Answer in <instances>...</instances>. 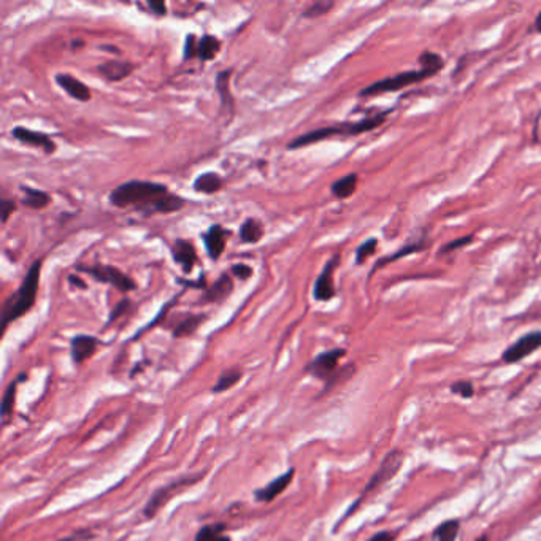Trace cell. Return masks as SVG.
Masks as SVG:
<instances>
[{"instance_id":"ab89813d","label":"cell","mask_w":541,"mask_h":541,"mask_svg":"<svg viewBox=\"0 0 541 541\" xmlns=\"http://www.w3.org/2000/svg\"><path fill=\"white\" fill-rule=\"evenodd\" d=\"M14 210H16L14 201H12V200H2V222H3V224H7L10 215H12Z\"/></svg>"},{"instance_id":"f6af8a7d","label":"cell","mask_w":541,"mask_h":541,"mask_svg":"<svg viewBox=\"0 0 541 541\" xmlns=\"http://www.w3.org/2000/svg\"><path fill=\"white\" fill-rule=\"evenodd\" d=\"M476 541H491V540H489V538H487V537H486V535H482V537H480V538H478V540H476Z\"/></svg>"},{"instance_id":"8d00e7d4","label":"cell","mask_w":541,"mask_h":541,"mask_svg":"<svg viewBox=\"0 0 541 541\" xmlns=\"http://www.w3.org/2000/svg\"><path fill=\"white\" fill-rule=\"evenodd\" d=\"M230 273H232V277L246 281V279H249V278L253 277V268L249 267V265H246V264H235L232 267Z\"/></svg>"},{"instance_id":"836d02e7","label":"cell","mask_w":541,"mask_h":541,"mask_svg":"<svg viewBox=\"0 0 541 541\" xmlns=\"http://www.w3.org/2000/svg\"><path fill=\"white\" fill-rule=\"evenodd\" d=\"M473 235H466V237H460V238H455V240L446 243V245H443L440 248V254H449V253H454L458 251V249L464 248V246H469L473 243Z\"/></svg>"},{"instance_id":"d6a6232c","label":"cell","mask_w":541,"mask_h":541,"mask_svg":"<svg viewBox=\"0 0 541 541\" xmlns=\"http://www.w3.org/2000/svg\"><path fill=\"white\" fill-rule=\"evenodd\" d=\"M335 7V3L333 2H327V0H319V2H315L311 3L308 8L304 12V18H319V16H324L327 14L331 10Z\"/></svg>"},{"instance_id":"ac0fdd59","label":"cell","mask_w":541,"mask_h":541,"mask_svg":"<svg viewBox=\"0 0 541 541\" xmlns=\"http://www.w3.org/2000/svg\"><path fill=\"white\" fill-rule=\"evenodd\" d=\"M233 291V279L230 275H221L219 279L211 286V288L206 291L204 295L205 304H221L224 302L227 297L232 294Z\"/></svg>"},{"instance_id":"6da1fadb","label":"cell","mask_w":541,"mask_h":541,"mask_svg":"<svg viewBox=\"0 0 541 541\" xmlns=\"http://www.w3.org/2000/svg\"><path fill=\"white\" fill-rule=\"evenodd\" d=\"M110 204L118 208L134 206L145 215H170L184 208L186 200L172 194L166 184L143 179H130L118 186L108 195Z\"/></svg>"},{"instance_id":"9a60e30c","label":"cell","mask_w":541,"mask_h":541,"mask_svg":"<svg viewBox=\"0 0 541 541\" xmlns=\"http://www.w3.org/2000/svg\"><path fill=\"white\" fill-rule=\"evenodd\" d=\"M55 79L56 83L59 84V88L63 89L72 99L79 100V102H89V100H91V89L75 77L68 75V73H57Z\"/></svg>"},{"instance_id":"277c9868","label":"cell","mask_w":541,"mask_h":541,"mask_svg":"<svg viewBox=\"0 0 541 541\" xmlns=\"http://www.w3.org/2000/svg\"><path fill=\"white\" fill-rule=\"evenodd\" d=\"M435 75L433 72L427 70V68H419V70H408L397 73L394 77L383 78L380 81H375L373 84H368L367 88H364L362 91L359 92L360 97H373V95L380 94H387V92H397L400 89H405L411 84L421 83L424 79H429Z\"/></svg>"},{"instance_id":"484cf974","label":"cell","mask_w":541,"mask_h":541,"mask_svg":"<svg viewBox=\"0 0 541 541\" xmlns=\"http://www.w3.org/2000/svg\"><path fill=\"white\" fill-rule=\"evenodd\" d=\"M357 183H359L357 173H349V175H344V177H342L340 179H337V181H333L331 186V190L337 199H348L356 193Z\"/></svg>"},{"instance_id":"3957f363","label":"cell","mask_w":541,"mask_h":541,"mask_svg":"<svg viewBox=\"0 0 541 541\" xmlns=\"http://www.w3.org/2000/svg\"><path fill=\"white\" fill-rule=\"evenodd\" d=\"M40 273H41V259H39V261H35L30 265V268L28 270V273H26L19 289L3 302L2 335L5 333V331H7L8 324L18 321L21 316L26 315V313L35 305L37 293H39V284H40Z\"/></svg>"},{"instance_id":"f546056e","label":"cell","mask_w":541,"mask_h":541,"mask_svg":"<svg viewBox=\"0 0 541 541\" xmlns=\"http://www.w3.org/2000/svg\"><path fill=\"white\" fill-rule=\"evenodd\" d=\"M221 41L213 35H204L199 40V59L201 61H211L215 59L217 52H219Z\"/></svg>"},{"instance_id":"5bb4252c","label":"cell","mask_w":541,"mask_h":541,"mask_svg":"<svg viewBox=\"0 0 541 541\" xmlns=\"http://www.w3.org/2000/svg\"><path fill=\"white\" fill-rule=\"evenodd\" d=\"M99 348V340L92 335H77L70 342V356L77 365L92 357Z\"/></svg>"},{"instance_id":"f1b7e54d","label":"cell","mask_w":541,"mask_h":541,"mask_svg":"<svg viewBox=\"0 0 541 541\" xmlns=\"http://www.w3.org/2000/svg\"><path fill=\"white\" fill-rule=\"evenodd\" d=\"M242 376H243V371L240 368H227V370H224L219 375V378H217L216 384L213 386V392H216V394H221V392H226V391L232 389V387L242 380Z\"/></svg>"},{"instance_id":"ee69618b","label":"cell","mask_w":541,"mask_h":541,"mask_svg":"<svg viewBox=\"0 0 541 541\" xmlns=\"http://www.w3.org/2000/svg\"><path fill=\"white\" fill-rule=\"evenodd\" d=\"M535 30H537L538 34H541V10L537 14V18H535Z\"/></svg>"},{"instance_id":"7402d4cb","label":"cell","mask_w":541,"mask_h":541,"mask_svg":"<svg viewBox=\"0 0 541 541\" xmlns=\"http://www.w3.org/2000/svg\"><path fill=\"white\" fill-rule=\"evenodd\" d=\"M230 75L232 70H222L217 73L216 77V91L219 95L221 100V107L232 113L233 111V95L230 92Z\"/></svg>"},{"instance_id":"4316f807","label":"cell","mask_w":541,"mask_h":541,"mask_svg":"<svg viewBox=\"0 0 541 541\" xmlns=\"http://www.w3.org/2000/svg\"><path fill=\"white\" fill-rule=\"evenodd\" d=\"M205 315H190L188 317H184L177 324V327L173 328V337L175 338H184L193 335V333L197 331L201 322L205 321Z\"/></svg>"},{"instance_id":"4fadbf2b","label":"cell","mask_w":541,"mask_h":541,"mask_svg":"<svg viewBox=\"0 0 541 541\" xmlns=\"http://www.w3.org/2000/svg\"><path fill=\"white\" fill-rule=\"evenodd\" d=\"M227 237H229V232H227L224 227L219 226V224H213L208 230L204 233V235H201L210 259L217 261V259L221 257V254L224 253V249H226Z\"/></svg>"},{"instance_id":"d590c367","label":"cell","mask_w":541,"mask_h":541,"mask_svg":"<svg viewBox=\"0 0 541 541\" xmlns=\"http://www.w3.org/2000/svg\"><path fill=\"white\" fill-rule=\"evenodd\" d=\"M184 59H194V57L199 56V40L194 34L186 35L184 40Z\"/></svg>"},{"instance_id":"83f0119b","label":"cell","mask_w":541,"mask_h":541,"mask_svg":"<svg viewBox=\"0 0 541 541\" xmlns=\"http://www.w3.org/2000/svg\"><path fill=\"white\" fill-rule=\"evenodd\" d=\"M460 532V522L458 519H449L433 530L432 541H455Z\"/></svg>"},{"instance_id":"ba28073f","label":"cell","mask_w":541,"mask_h":541,"mask_svg":"<svg viewBox=\"0 0 541 541\" xmlns=\"http://www.w3.org/2000/svg\"><path fill=\"white\" fill-rule=\"evenodd\" d=\"M77 270L78 272L91 275L99 283L113 286V288L121 291V293H130V291L137 288V283L129 275H126L123 270L113 267V265H95V267H81V265H79Z\"/></svg>"},{"instance_id":"7a4b0ae2","label":"cell","mask_w":541,"mask_h":541,"mask_svg":"<svg viewBox=\"0 0 541 541\" xmlns=\"http://www.w3.org/2000/svg\"><path fill=\"white\" fill-rule=\"evenodd\" d=\"M392 110L381 111L378 115L368 116V118H364L357 121V123H343L337 126H327V127H319V129H315L311 132H306L304 135H299L297 139L289 143L288 148L289 150H300V148L316 145V143L332 139V137H354L365 134V132L375 130L376 127H380L381 124H384V121L387 119Z\"/></svg>"},{"instance_id":"f35d334b","label":"cell","mask_w":541,"mask_h":541,"mask_svg":"<svg viewBox=\"0 0 541 541\" xmlns=\"http://www.w3.org/2000/svg\"><path fill=\"white\" fill-rule=\"evenodd\" d=\"M129 305H130V302L129 300H123V302H119L118 305H116V308L111 311V315H110V319H108V324H111V322L113 321H116L118 319V317L123 315V313H126L127 311V308H129Z\"/></svg>"},{"instance_id":"52a82bcc","label":"cell","mask_w":541,"mask_h":541,"mask_svg":"<svg viewBox=\"0 0 541 541\" xmlns=\"http://www.w3.org/2000/svg\"><path fill=\"white\" fill-rule=\"evenodd\" d=\"M402 464H403V453H402V451H400V449L391 451V453L387 454L386 458L383 459V462L380 464L378 470L375 471L373 476H371L370 481L367 482V486H365V489H364V492H362V497H360L359 500H357L356 503H354L351 510L348 511V516L353 513L354 508H357V506H359L360 500H362V498H364L365 495L370 494V492H373L375 489H378V487H380V486H383L384 482L391 481L392 478H394L397 471H399V470L402 469Z\"/></svg>"},{"instance_id":"74e56055","label":"cell","mask_w":541,"mask_h":541,"mask_svg":"<svg viewBox=\"0 0 541 541\" xmlns=\"http://www.w3.org/2000/svg\"><path fill=\"white\" fill-rule=\"evenodd\" d=\"M89 538H92V532L89 529H81L78 532L68 535V537H63L61 540L56 541H88Z\"/></svg>"},{"instance_id":"d4e9b609","label":"cell","mask_w":541,"mask_h":541,"mask_svg":"<svg viewBox=\"0 0 541 541\" xmlns=\"http://www.w3.org/2000/svg\"><path fill=\"white\" fill-rule=\"evenodd\" d=\"M264 237V226L256 217H246L240 226V238L246 245H254Z\"/></svg>"},{"instance_id":"603a6c76","label":"cell","mask_w":541,"mask_h":541,"mask_svg":"<svg viewBox=\"0 0 541 541\" xmlns=\"http://www.w3.org/2000/svg\"><path fill=\"white\" fill-rule=\"evenodd\" d=\"M24 380H28V375L21 373L18 378L13 380L12 383L8 384V387L3 392V399H2V424L3 426H7V422L10 421V417H12V415H13V406H14L16 392H18V384Z\"/></svg>"},{"instance_id":"7bdbcfd3","label":"cell","mask_w":541,"mask_h":541,"mask_svg":"<svg viewBox=\"0 0 541 541\" xmlns=\"http://www.w3.org/2000/svg\"><path fill=\"white\" fill-rule=\"evenodd\" d=\"M68 281H70V284L78 286L79 289H86V283H84V281H81V278L75 277V275H70V277H68Z\"/></svg>"},{"instance_id":"e575fe53","label":"cell","mask_w":541,"mask_h":541,"mask_svg":"<svg viewBox=\"0 0 541 541\" xmlns=\"http://www.w3.org/2000/svg\"><path fill=\"white\" fill-rule=\"evenodd\" d=\"M451 392L459 397H464V399H471L475 395V387L470 381H458V383L451 384Z\"/></svg>"},{"instance_id":"7c38bea8","label":"cell","mask_w":541,"mask_h":541,"mask_svg":"<svg viewBox=\"0 0 541 541\" xmlns=\"http://www.w3.org/2000/svg\"><path fill=\"white\" fill-rule=\"evenodd\" d=\"M12 135L14 140L24 143V145L40 148V150H43L46 153V155H52V153L56 151V143L52 141L50 135L43 134V132L30 130L28 127L18 126L12 130Z\"/></svg>"},{"instance_id":"2e32d148","label":"cell","mask_w":541,"mask_h":541,"mask_svg":"<svg viewBox=\"0 0 541 541\" xmlns=\"http://www.w3.org/2000/svg\"><path fill=\"white\" fill-rule=\"evenodd\" d=\"M172 256L175 262L181 265L184 273L193 272L194 265L197 264V251H195V246L189 240H183V238L175 242L172 248Z\"/></svg>"},{"instance_id":"9c48e42d","label":"cell","mask_w":541,"mask_h":541,"mask_svg":"<svg viewBox=\"0 0 541 541\" xmlns=\"http://www.w3.org/2000/svg\"><path fill=\"white\" fill-rule=\"evenodd\" d=\"M340 254H335V256L328 259L326 262L322 272L317 275V278L315 281V288H313V297L319 302H328L332 300L333 297L337 295L335 289V281H333V273L340 264Z\"/></svg>"},{"instance_id":"cb8c5ba5","label":"cell","mask_w":541,"mask_h":541,"mask_svg":"<svg viewBox=\"0 0 541 541\" xmlns=\"http://www.w3.org/2000/svg\"><path fill=\"white\" fill-rule=\"evenodd\" d=\"M227 526L224 522L205 524L204 527L195 533L194 541H232L229 535L226 533Z\"/></svg>"},{"instance_id":"1f68e13d","label":"cell","mask_w":541,"mask_h":541,"mask_svg":"<svg viewBox=\"0 0 541 541\" xmlns=\"http://www.w3.org/2000/svg\"><path fill=\"white\" fill-rule=\"evenodd\" d=\"M376 248H378V238H368L367 242H364L362 245L356 249V264L357 265L365 264V261H367L368 257L373 256Z\"/></svg>"},{"instance_id":"e0dca14e","label":"cell","mask_w":541,"mask_h":541,"mask_svg":"<svg viewBox=\"0 0 541 541\" xmlns=\"http://www.w3.org/2000/svg\"><path fill=\"white\" fill-rule=\"evenodd\" d=\"M97 70L102 73V77L108 81L118 83L123 81L127 77L130 75L132 72L135 70V66L132 62H124V61H107L104 63H100L97 67Z\"/></svg>"},{"instance_id":"4dcf8cb0","label":"cell","mask_w":541,"mask_h":541,"mask_svg":"<svg viewBox=\"0 0 541 541\" xmlns=\"http://www.w3.org/2000/svg\"><path fill=\"white\" fill-rule=\"evenodd\" d=\"M417 62L421 63L422 68H427V70L433 72L435 75H437L438 72H442L443 67H444L443 57L440 56V55H437V52H432V51H429V50L422 51L421 55H419Z\"/></svg>"},{"instance_id":"8fae6325","label":"cell","mask_w":541,"mask_h":541,"mask_svg":"<svg viewBox=\"0 0 541 541\" xmlns=\"http://www.w3.org/2000/svg\"><path fill=\"white\" fill-rule=\"evenodd\" d=\"M294 475H295L294 469H289L288 471H284L283 475L277 476V478L267 482L265 486L259 487V489L254 491V498H256L257 502H262V503L273 502L275 498L283 494V492L288 489V486L294 480Z\"/></svg>"},{"instance_id":"8992f818","label":"cell","mask_w":541,"mask_h":541,"mask_svg":"<svg viewBox=\"0 0 541 541\" xmlns=\"http://www.w3.org/2000/svg\"><path fill=\"white\" fill-rule=\"evenodd\" d=\"M344 356H346V349L343 348L328 349V351L319 353L308 365H306L305 373L315 376L317 380L326 381V384L328 387L332 384L333 378L337 376L338 364H340V360Z\"/></svg>"},{"instance_id":"d6986e66","label":"cell","mask_w":541,"mask_h":541,"mask_svg":"<svg viewBox=\"0 0 541 541\" xmlns=\"http://www.w3.org/2000/svg\"><path fill=\"white\" fill-rule=\"evenodd\" d=\"M426 242H427L426 238L422 237V238H419V240L410 242V243H405V245H403V248H400L399 251H395L394 254H392V256L380 259V261L375 264L373 272H375V270L381 268V267H384V265H387V264L395 262V261H399V259H403V257L410 256V254H415V253H421V251H424V249H426V248L429 246V243H426ZM373 272H371V273H373ZM371 273H370V275H371Z\"/></svg>"},{"instance_id":"30bf717a","label":"cell","mask_w":541,"mask_h":541,"mask_svg":"<svg viewBox=\"0 0 541 541\" xmlns=\"http://www.w3.org/2000/svg\"><path fill=\"white\" fill-rule=\"evenodd\" d=\"M541 348V331H533L530 333L519 338L514 342L511 346H508L503 353V362L506 364H516L521 362L522 359H526L530 354L538 351Z\"/></svg>"},{"instance_id":"ffe728a7","label":"cell","mask_w":541,"mask_h":541,"mask_svg":"<svg viewBox=\"0 0 541 541\" xmlns=\"http://www.w3.org/2000/svg\"><path fill=\"white\" fill-rule=\"evenodd\" d=\"M21 190H23L21 204L30 210H43L51 204V195L45 190L29 188V186H21Z\"/></svg>"},{"instance_id":"60d3db41","label":"cell","mask_w":541,"mask_h":541,"mask_svg":"<svg viewBox=\"0 0 541 541\" xmlns=\"http://www.w3.org/2000/svg\"><path fill=\"white\" fill-rule=\"evenodd\" d=\"M148 7L153 10V13H156L157 16L167 14V7L164 2H148Z\"/></svg>"},{"instance_id":"b9f144b4","label":"cell","mask_w":541,"mask_h":541,"mask_svg":"<svg viewBox=\"0 0 541 541\" xmlns=\"http://www.w3.org/2000/svg\"><path fill=\"white\" fill-rule=\"evenodd\" d=\"M368 541H394V535L383 530V532H378V533H375L373 537H370Z\"/></svg>"},{"instance_id":"5b68a950","label":"cell","mask_w":541,"mask_h":541,"mask_svg":"<svg viewBox=\"0 0 541 541\" xmlns=\"http://www.w3.org/2000/svg\"><path fill=\"white\" fill-rule=\"evenodd\" d=\"M201 478H204V473H194V475H186V476H179V478L173 480L168 482L166 486H161L159 489H156L153 492L151 497L148 498L146 505L143 506L141 514L145 519H151L155 518L157 511L161 510V508L166 505V503L173 498L175 495L178 494V492H181L184 489H188V487L194 486L195 482H199Z\"/></svg>"},{"instance_id":"44dd1931","label":"cell","mask_w":541,"mask_h":541,"mask_svg":"<svg viewBox=\"0 0 541 541\" xmlns=\"http://www.w3.org/2000/svg\"><path fill=\"white\" fill-rule=\"evenodd\" d=\"M194 190L199 194L211 195L219 193L222 186H224V179L221 178V175H217L215 172H206L199 175L194 181Z\"/></svg>"}]
</instances>
